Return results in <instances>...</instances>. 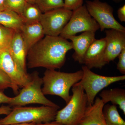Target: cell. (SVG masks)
Returning a JSON list of instances; mask_svg holds the SVG:
<instances>
[{
  "label": "cell",
  "mask_w": 125,
  "mask_h": 125,
  "mask_svg": "<svg viewBox=\"0 0 125 125\" xmlns=\"http://www.w3.org/2000/svg\"><path fill=\"white\" fill-rule=\"evenodd\" d=\"M73 49L71 42L60 36H47L29 49L27 65L30 69H60L64 65L66 54Z\"/></svg>",
  "instance_id": "1"
},
{
  "label": "cell",
  "mask_w": 125,
  "mask_h": 125,
  "mask_svg": "<svg viewBox=\"0 0 125 125\" xmlns=\"http://www.w3.org/2000/svg\"><path fill=\"white\" fill-rule=\"evenodd\" d=\"M83 75L82 69L72 73L47 69L42 78L43 93L45 95L59 96L67 104L71 97L70 90L75 84L80 81Z\"/></svg>",
  "instance_id": "2"
},
{
  "label": "cell",
  "mask_w": 125,
  "mask_h": 125,
  "mask_svg": "<svg viewBox=\"0 0 125 125\" xmlns=\"http://www.w3.org/2000/svg\"><path fill=\"white\" fill-rule=\"evenodd\" d=\"M57 108L40 107H15L10 114L0 119L1 125L46 123L55 121Z\"/></svg>",
  "instance_id": "3"
},
{
  "label": "cell",
  "mask_w": 125,
  "mask_h": 125,
  "mask_svg": "<svg viewBox=\"0 0 125 125\" xmlns=\"http://www.w3.org/2000/svg\"><path fill=\"white\" fill-rule=\"evenodd\" d=\"M72 95L67 105L58 111L55 121L64 125H78L88 106L87 96L79 83L72 87Z\"/></svg>",
  "instance_id": "4"
},
{
  "label": "cell",
  "mask_w": 125,
  "mask_h": 125,
  "mask_svg": "<svg viewBox=\"0 0 125 125\" xmlns=\"http://www.w3.org/2000/svg\"><path fill=\"white\" fill-rule=\"evenodd\" d=\"M31 75L29 83L23 87L16 96L11 97L9 105L18 107L30 104H39L60 108L59 106L48 99L43 93L42 78L39 76L38 72H34Z\"/></svg>",
  "instance_id": "5"
},
{
  "label": "cell",
  "mask_w": 125,
  "mask_h": 125,
  "mask_svg": "<svg viewBox=\"0 0 125 125\" xmlns=\"http://www.w3.org/2000/svg\"><path fill=\"white\" fill-rule=\"evenodd\" d=\"M81 69L83 77L78 83L86 94L88 106L94 103L96 95L104 89L113 83L125 80V75L106 76L98 74L85 65L82 66Z\"/></svg>",
  "instance_id": "6"
},
{
  "label": "cell",
  "mask_w": 125,
  "mask_h": 125,
  "mask_svg": "<svg viewBox=\"0 0 125 125\" xmlns=\"http://www.w3.org/2000/svg\"><path fill=\"white\" fill-rule=\"evenodd\" d=\"M99 29L98 24L90 15L84 5L72 11L70 19L60 36L67 40L69 37L79 33L87 31L95 33Z\"/></svg>",
  "instance_id": "7"
},
{
  "label": "cell",
  "mask_w": 125,
  "mask_h": 125,
  "mask_svg": "<svg viewBox=\"0 0 125 125\" xmlns=\"http://www.w3.org/2000/svg\"><path fill=\"white\" fill-rule=\"evenodd\" d=\"M87 10L99 25L101 31L113 29L125 31V28L114 18L113 8L106 2L100 0H86Z\"/></svg>",
  "instance_id": "8"
},
{
  "label": "cell",
  "mask_w": 125,
  "mask_h": 125,
  "mask_svg": "<svg viewBox=\"0 0 125 125\" xmlns=\"http://www.w3.org/2000/svg\"><path fill=\"white\" fill-rule=\"evenodd\" d=\"M72 13V11L64 7L43 13L40 22L45 35L60 36L70 19Z\"/></svg>",
  "instance_id": "9"
},
{
  "label": "cell",
  "mask_w": 125,
  "mask_h": 125,
  "mask_svg": "<svg viewBox=\"0 0 125 125\" xmlns=\"http://www.w3.org/2000/svg\"><path fill=\"white\" fill-rule=\"evenodd\" d=\"M0 69L19 87L23 88L31 80V74L25 73L21 69L7 48L0 49Z\"/></svg>",
  "instance_id": "10"
},
{
  "label": "cell",
  "mask_w": 125,
  "mask_h": 125,
  "mask_svg": "<svg viewBox=\"0 0 125 125\" xmlns=\"http://www.w3.org/2000/svg\"><path fill=\"white\" fill-rule=\"evenodd\" d=\"M105 60L108 64L118 57L125 48V31L110 29L105 31Z\"/></svg>",
  "instance_id": "11"
},
{
  "label": "cell",
  "mask_w": 125,
  "mask_h": 125,
  "mask_svg": "<svg viewBox=\"0 0 125 125\" xmlns=\"http://www.w3.org/2000/svg\"><path fill=\"white\" fill-rule=\"evenodd\" d=\"M106 46L105 38L96 39L85 52L83 64L90 69L94 68L101 69L107 64L105 58Z\"/></svg>",
  "instance_id": "12"
},
{
  "label": "cell",
  "mask_w": 125,
  "mask_h": 125,
  "mask_svg": "<svg viewBox=\"0 0 125 125\" xmlns=\"http://www.w3.org/2000/svg\"><path fill=\"white\" fill-rule=\"evenodd\" d=\"M71 41L74 52L72 58L75 62L83 64L84 57L90 45L96 40L95 33L84 32L79 36H70L68 38Z\"/></svg>",
  "instance_id": "13"
},
{
  "label": "cell",
  "mask_w": 125,
  "mask_h": 125,
  "mask_svg": "<svg viewBox=\"0 0 125 125\" xmlns=\"http://www.w3.org/2000/svg\"><path fill=\"white\" fill-rule=\"evenodd\" d=\"M9 50L19 67L22 71L27 73L28 51L19 30H16Z\"/></svg>",
  "instance_id": "14"
},
{
  "label": "cell",
  "mask_w": 125,
  "mask_h": 125,
  "mask_svg": "<svg viewBox=\"0 0 125 125\" xmlns=\"http://www.w3.org/2000/svg\"><path fill=\"white\" fill-rule=\"evenodd\" d=\"M104 105L100 98H96L92 105H88L79 125H106L103 113Z\"/></svg>",
  "instance_id": "15"
},
{
  "label": "cell",
  "mask_w": 125,
  "mask_h": 125,
  "mask_svg": "<svg viewBox=\"0 0 125 125\" xmlns=\"http://www.w3.org/2000/svg\"><path fill=\"white\" fill-rule=\"evenodd\" d=\"M20 31L27 51L44 37L45 34L40 22L24 24Z\"/></svg>",
  "instance_id": "16"
},
{
  "label": "cell",
  "mask_w": 125,
  "mask_h": 125,
  "mask_svg": "<svg viewBox=\"0 0 125 125\" xmlns=\"http://www.w3.org/2000/svg\"><path fill=\"white\" fill-rule=\"evenodd\" d=\"M104 104L111 102L112 105H118L125 115V90L122 88H114L103 90L99 94Z\"/></svg>",
  "instance_id": "17"
},
{
  "label": "cell",
  "mask_w": 125,
  "mask_h": 125,
  "mask_svg": "<svg viewBox=\"0 0 125 125\" xmlns=\"http://www.w3.org/2000/svg\"><path fill=\"white\" fill-rule=\"evenodd\" d=\"M24 24L22 17L17 13L6 10L0 11V24L20 30Z\"/></svg>",
  "instance_id": "18"
},
{
  "label": "cell",
  "mask_w": 125,
  "mask_h": 125,
  "mask_svg": "<svg viewBox=\"0 0 125 125\" xmlns=\"http://www.w3.org/2000/svg\"><path fill=\"white\" fill-rule=\"evenodd\" d=\"M43 13L35 4L27 2L21 16L25 24L40 22Z\"/></svg>",
  "instance_id": "19"
},
{
  "label": "cell",
  "mask_w": 125,
  "mask_h": 125,
  "mask_svg": "<svg viewBox=\"0 0 125 125\" xmlns=\"http://www.w3.org/2000/svg\"><path fill=\"white\" fill-rule=\"evenodd\" d=\"M103 113L106 125H125V121L119 114L116 105L105 104Z\"/></svg>",
  "instance_id": "20"
},
{
  "label": "cell",
  "mask_w": 125,
  "mask_h": 125,
  "mask_svg": "<svg viewBox=\"0 0 125 125\" xmlns=\"http://www.w3.org/2000/svg\"><path fill=\"white\" fill-rule=\"evenodd\" d=\"M35 4L43 13L64 7V0H35Z\"/></svg>",
  "instance_id": "21"
},
{
  "label": "cell",
  "mask_w": 125,
  "mask_h": 125,
  "mask_svg": "<svg viewBox=\"0 0 125 125\" xmlns=\"http://www.w3.org/2000/svg\"><path fill=\"white\" fill-rule=\"evenodd\" d=\"M15 31L0 24V49H9Z\"/></svg>",
  "instance_id": "22"
},
{
  "label": "cell",
  "mask_w": 125,
  "mask_h": 125,
  "mask_svg": "<svg viewBox=\"0 0 125 125\" xmlns=\"http://www.w3.org/2000/svg\"><path fill=\"white\" fill-rule=\"evenodd\" d=\"M27 2L25 0H5L4 9L13 11L21 15Z\"/></svg>",
  "instance_id": "23"
},
{
  "label": "cell",
  "mask_w": 125,
  "mask_h": 125,
  "mask_svg": "<svg viewBox=\"0 0 125 125\" xmlns=\"http://www.w3.org/2000/svg\"><path fill=\"white\" fill-rule=\"evenodd\" d=\"M19 87L15 84L11 79L4 71L0 69V90L11 88L14 93H19Z\"/></svg>",
  "instance_id": "24"
},
{
  "label": "cell",
  "mask_w": 125,
  "mask_h": 125,
  "mask_svg": "<svg viewBox=\"0 0 125 125\" xmlns=\"http://www.w3.org/2000/svg\"><path fill=\"white\" fill-rule=\"evenodd\" d=\"M83 0H64L65 9L73 11L83 5Z\"/></svg>",
  "instance_id": "25"
},
{
  "label": "cell",
  "mask_w": 125,
  "mask_h": 125,
  "mask_svg": "<svg viewBox=\"0 0 125 125\" xmlns=\"http://www.w3.org/2000/svg\"><path fill=\"white\" fill-rule=\"evenodd\" d=\"M118 61L117 64V69L123 75H125V48L119 54Z\"/></svg>",
  "instance_id": "26"
},
{
  "label": "cell",
  "mask_w": 125,
  "mask_h": 125,
  "mask_svg": "<svg viewBox=\"0 0 125 125\" xmlns=\"http://www.w3.org/2000/svg\"><path fill=\"white\" fill-rule=\"evenodd\" d=\"M117 17L120 21L125 22V5L118 9L117 11Z\"/></svg>",
  "instance_id": "27"
},
{
  "label": "cell",
  "mask_w": 125,
  "mask_h": 125,
  "mask_svg": "<svg viewBox=\"0 0 125 125\" xmlns=\"http://www.w3.org/2000/svg\"><path fill=\"white\" fill-rule=\"evenodd\" d=\"M11 97L6 96L0 90V104H9L11 100Z\"/></svg>",
  "instance_id": "28"
},
{
  "label": "cell",
  "mask_w": 125,
  "mask_h": 125,
  "mask_svg": "<svg viewBox=\"0 0 125 125\" xmlns=\"http://www.w3.org/2000/svg\"><path fill=\"white\" fill-rule=\"evenodd\" d=\"M12 109L9 106H0V115H6L10 114Z\"/></svg>",
  "instance_id": "29"
},
{
  "label": "cell",
  "mask_w": 125,
  "mask_h": 125,
  "mask_svg": "<svg viewBox=\"0 0 125 125\" xmlns=\"http://www.w3.org/2000/svg\"><path fill=\"white\" fill-rule=\"evenodd\" d=\"M35 125H64L58 123L55 121L51 122H47L46 123H39V124H37Z\"/></svg>",
  "instance_id": "30"
},
{
  "label": "cell",
  "mask_w": 125,
  "mask_h": 125,
  "mask_svg": "<svg viewBox=\"0 0 125 125\" xmlns=\"http://www.w3.org/2000/svg\"><path fill=\"white\" fill-rule=\"evenodd\" d=\"M5 0H0V11L4 10V4Z\"/></svg>",
  "instance_id": "31"
},
{
  "label": "cell",
  "mask_w": 125,
  "mask_h": 125,
  "mask_svg": "<svg viewBox=\"0 0 125 125\" xmlns=\"http://www.w3.org/2000/svg\"><path fill=\"white\" fill-rule=\"evenodd\" d=\"M36 124L34 123H23V124H10V125H1L0 124V125H35Z\"/></svg>",
  "instance_id": "32"
},
{
  "label": "cell",
  "mask_w": 125,
  "mask_h": 125,
  "mask_svg": "<svg viewBox=\"0 0 125 125\" xmlns=\"http://www.w3.org/2000/svg\"><path fill=\"white\" fill-rule=\"evenodd\" d=\"M26 2L31 4H35V0H25Z\"/></svg>",
  "instance_id": "33"
},
{
  "label": "cell",
  "mask_w": 125,
  "mask_h": 125,
  "mask_svg": "<svg viewBox=\"0 0 125 125\" xmlns=\"http://www.w3.org/2000/svg\"><path fill=\"white\" fill-rule=\"evenodd\" d=\"M112 0L115 3H118L121 2L123 0Z\"/></svg>",
  "instance_id": "34"
},
{
  "label": "cell",
  "mask_w": 125,
  "mask_h": 125,
  "mask_svg": "<svg viewBox=\"0 0 125 125\" xmlns=\"http://www.w3.org/2000/svg\"></svg>",
  "instance_id": "35"
}]
</instances>
